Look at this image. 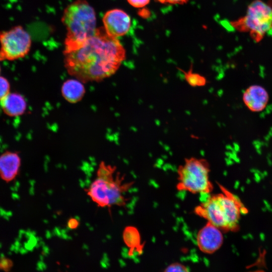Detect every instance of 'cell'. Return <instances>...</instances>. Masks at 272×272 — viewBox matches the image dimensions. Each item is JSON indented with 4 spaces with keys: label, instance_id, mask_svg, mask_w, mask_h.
Segmentation results:
<instances>
[{
    "label": "cell",
    "instance_id": "obj_21",
    "mask_svg": "<svg viewBox=\"0 0 272 272\" xmlns=\"http://www.w3.org/2000/svg\"><path fill=\"white\" fill-rule=\"evenodd\" d=\"M79 225V221L74 218H71L67 222V227L69 228L72 230L77 229Z\"/></svg>",
    "mask_w": 272,
    "mask_h": 272
},
{
    "label": "cell",
    "instance_id": "obj_15",
    "mask_svg": "<svg viewBox=\"0 0 272 272\" xmlns=\"http://www.w3.org/2000/svg\"><path fill=\"white\" fill-rule=\"evenodd\" d=\"M179 70L183 74L184 80L191 87H203L206 85L207 83L206 78L202 75L194 72L192 64L187 71L181 69Z\"/></svg>",
    "mask_w": 272,
    "mask_h": 272
},
{
    "label": "cell",
    "instance_id": "obj_1",
    "mask_svg": "<svg viewBox=\"0 0 272 272\" xmlns=\"http://www.w3.org/2000/svg\"><path fill=\"white\" fill-rule=\"evenodd\" d=\"M67 73L82 82H99L116 73L126 57L125 49L116 38L109 35L104 27L79 48L63 52Z\"/></svg>",
    "mask_w": 272,
    "mask_h": 272
},
{
    "label": "cell",
    "instance_id": "obj_10",
    "mask_svg": "<svg viewBox=\"0 0 272 272\" xmlns=\"http://www.w3.org/2000/svg\"><path fill=\"white\" fill-rule=\"evenodd\" d=\"M242 100L245 105L252 112H258L266 107L269 95L267 90L259 85H252L244 91Z\"/></svg>",
    "mask_w": 272,
    "mask_h": 272
},
{
    "label": "cell",
    "instance_id": "obj_6",
    "mask_svg": "<svg viewBox=\"0 0 272 272\" xmlns=\"http://www.w3.org/2000/svg\"><path fill=\"white\" fill-rule=\"evenodd\" d=\"M210 166L206 159L190 157L177 169L176 188L179 191L209 194L214 189L210 179Z\"/></svg>",
    "mask_w": 272,
    "mask_h": 272
},
{
    "label": "cell",
    "instance_id": "obj_11",
    "mask_svg": "<svg viewBox=\"0 0 272 272\" xmlns=\"http://www.w3.org/2000/svg\"><path fill=\"white\" fill-rule=\"evenodd\" d=\"M21 158L17 153L7 151L0 156V178L9 183L18 176Z\"/></svg>",
    "mask_w": 272,
    "mask_h": 272
},
{
    "label": "cell",
    "instance_id": "obj_13",
    "mask_svg": "<svg viewBox=\"0 0 272 272\" xmlns=\"http://www.w3.org/2000/svg\"><path fill=\"white\" fill-rule=\"evenodd\" d=\"M83 83L76 78L66 80L63 83L61 89L63 98L71 103H76L80 101L86 92Z\"/></svg>",
    "mask_w": 272,
    "mask_h": 272
},
{
    "label": "cell",
    "instance_id": "obj_7",
    "mask_svg": "<svg viewBox=\"0 0 272 272\" xmlns=\"http://www.w3.org/2000/svg\"><path fill=\"white\" fill-rule=\"evenodd\" d=\"M31 44L30 34L22 26L0 31V61L24 57L29 52Z\"/></svg>",
    "mask_w": 272,
    "mask_h": 272
},
{
    "label": "cell",
    "instance_id": "obj_14",
    "mask_svg": "<svg viewBox=\"0 0 272 272\" xmlns=\"http://www.w3.org/2000/svg\"><path fill=\"white\" fill-rule=\"evenodd\" d=\"M123 239L126 246L130 248L129 253L142 250L140 235L138 230L134 227L128 226L123 232Z\"/></svg>",
    "mask_w": 272,
    "mask_h": 272
},
{
    "label": "cell",
    "instance_id": "obj_22",
    "mask_svg": "<svg viewBox=\"0 0 272 272\" xmlns=\"http://www.w3.org/2000/svg\"><path fill=\"white\" fill-rule=\"evenodd\" d=\"M0 71H1V67H0Z\"/></svg>",
    "mask_w": 272,
    "mask_h": 272
},
{
    "label": "cell",
    "instance_id": "obj_18",
    "mask_svg": "<svg viewBox=\"0 0 272 272\" xmlns=\"http://www.w3.org/2000/svg\"><path fill=\"white\" fill-rule=\"evenodd\" d=\"M13 265V261L10 258L4 256L0 257V270L9 271Z\"/></svg>",
    "mask_w": 272,
    "mask_h": 272
},
{
    "label": "cell",
    "instance_id": "obj_17",
    "mask_svg": "<svg viewBox=\"0 0 272 272\" xmlns=\"http://www.w3.org/2000/svg\"><path fill=\"white\" fill-rule=\"evenodd\" d=\"M10 86L8 81L0 77V101L10 93Z\"/></svg>",
    "mask_w": 272,
    "mask_h": 272
},
{
    "label": "cell",
    "instance_id": "obj_2",
    "mask_svg": "<svg viewBox=\"0 0 272 272\" xmlns=\"http://www.w3.org/2000/svg\"><path fill=\"white\" fill-rule=\"evenodd\" d=\"M219 186L221 192L210 196L194 208V212L222 232H236L241 214L247 210L237 196L223 185Z\"/></svg>",
    "mask_w": 272,
    "mask_h": 272
},
{
    "label": "cell",
    "instance_id": "obj_5",
    "mask_svg": "<svg viewBox=\"0 0 272 272\" xmlns=\"http://www.w3.org/2000/svg\"><path fill=\"white\" fill-rule=\"evenodd\" d=\"M230 24L236 31L248 33L255 42H260L272 28V4L254 0L243 16Z\"/></svg>",
    "mask_w": 272,
    "mask_h": 272
},
{
    "label": "cell",
    "instance_id": "obj_8",
    "mask_svg": "<svg viewBox=\"0 0 272 272\" xmlns=\"http://www.w3.org/2000/svg\"><path fill=\"white\" fill-rule=\"evenodd\" d=\"M104 28L110 36L117 38L125 35L131 26L129 16L124 11L114 9L106 12L103 17Z\"/></svg>",
    "mask_w": 272,
    "mask_h": 272
},
{
    "label": "cell",
    "instance_id": "obj_9",
    "mask_svg": "<svg viewBox=\"0 0 272 272\" xmlns=\"http://www.w3.org/2000/svg\"><path fill=\"white\" fill-rule=\"evenodd\" d=\"M223 242L222 231L210 222H207L197 234V245L204 253H214L221 247Z\"/></svg>",
    "mask_w": 272,
    "mask_h": 272
},
{
    "label": "cell",
    "instance_id": "obj_3",
    "mask_svg": "<svg viewBox=\"0 0 272 272\" xmlns=\"http://www.w3.org/2000/svg\"><path fill=\"white\" fill-rule=\"evenodd\" d=\"M62 22L66 30L63 52L75 50L92 36L96 30V16L86 0H76L64 9Z\"/></svg>",
    "mask_w": 272,
    "mask_h": 272
},
{
    "label": "cell",
    "instance_id": "obj_12",
    "mask_svg": "<svg viewBox=\"0 0 272 272\" xmlns=\"http://www.w3.org/2000/svg\"><path fill=\"white\" fill-rule=\"evenodd\" d=\"M4 112L10 116L22 115L25 111L27 104L24 98L18 93H9L0 101Z\"/></svg>",
    "mask_w": 272,
    "mask_h": 272
},
{
    "label": "cell",
    "instance_id": "obj_20",
    "mask_svg": "<svg viewBox=\"0 0 272 272\" xmlns=\"http://www.w3.org/2000/svg\"><path fill=\"white\" fill-rule=\"evenodd\" d=\"M157 2L164 4L183 5L186 3L188 0H156Z\"/></svg>",
    "mask_w": 272,
    "mask_h": 272
},
{
    "label": "cell",
    "instance_id": "obj_4",
    "mask_svg": "<svg viewBox=\"0 0 272 272\" xmlns=\"http://www.w3.org/2000/svg\"><path fill=\"white\" fill-rule=\"evenodd\" d=\"M116 167L102 161L99 165L97 178L86 191L99 207L110 209L113 206H124L127 199L126 192L133 182H124L123 176L116 173Z\"/></svg>",
    "mask_w": 272,
    "mask_h": 272
},
{
    "label": "cell",
    "instance_id": "obj_19",
    "mask_svg": "<svg viewBox=\"0 0 272 272\" xmlns=\"http://www.w3.org/2000/svg\"><path fill=\"white\" fill-rule=\"evenodd\" d=\"M128 3L135 8H139L144 7L148 5L150 0H127Z\"/></svg>",
    "mask_w": 272,
    "mask_h": 272
},
{
    "label": "cell",
    "instance_id": "obj_16",
    "mask_svg": "<svg viewBox=\"0 0 272 272\" xmlns=\"http://www.w3.org/2000/svg\"><path fill=\"white\" fill-rule=\"evenodd\" d=\"M165 272H187L189 269L187 266L179 262L172 263L164 270Z\"/></svg>",
    "mask_w": 272,
    "mask_h": 272
}]
</instances>
